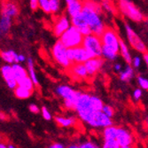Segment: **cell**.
Returning <instances> with one entry per match:
<instances>
[{
	"label": "cell",
	"mask_w": 148,
	"mask_h": 148,
	"mask_svg": "<svg viewBox=\"0 0 148 148\" xmlns=\"http://www.w3.org/2000/svg\"><path fill=\"white\" fill-rule=\"evenodd\" d=\"M84 37V36L78 30V29L71 25L70 28L60 37V41L68 49L75 48L83 45Z\"/></svg>",
	"instance_id": "obj_4"
},
{
	"label": "cell",
	"mask_w": 148,
	"mask_h": 148,
	"mask_svg": "<svg viewBox=\"0 0 148 148\" xmlns=\"http://www.w3.org/2000/svg\"><path fill=\"white\" fill-rule=\"evenodd\" d=\"M69 69L72 75L76 79H84L89 75L84 63H73Z\"/></svg>",
	"instance_id": "obj_19"
},
{
	"label": "cell",
	"mask_w": 148,
	"mask_h": 148,
	"mask_svg": "<svg viewBox=\"0 0 148 148\" xmlns=\"http://www.w3.org/2000/svg\"><path fill=\"white\" fill-rule=\"evenodd\" d=\"M113 125L112 118L107 116L102 111L97 112L95 116H94L92 122L90 123V126L94 128H106Z\"/></svg>",
	"instance_id": "obj_14"
},
{
	"label": "cell",
	"mask_w": 148,
	"mask_h": 148,
	"mask_svg": "<svg viewBox=\"0 0 148 148\" xmlns=\"http://www.w3.org/2000/svg\"><path fill=\"white\" fill-rule=\"evenodd\" d=\"M119 8L123 15L133 21L140 22L144 20L143 13L130 0H119Z\"/></svg>",
	"instance_id": "obj_5"
},
{
	"label": "cell",
	"mask_w": 148,
	"mask_h": 148,
	"mask_svg": "<svg viewBox=\"0 0 148 148\" xmlns=\"http://www.w3.org/2000/svg\"><path fill=\"white\" fill-rule=\"evenodd\" d=\"M131 65L134 66V68H136V69L139 68L140 65H141V59L139 57H138V56L134 57L132 59V64Z\"/></svg>",
	"instance_id": "obj_40"
},
{
	"label": "cell",
	"mask_w": 148,
	"mask_h": 148,
	"mask_svg": "<svg viewBox=\"0 0 148 148\" xmlns=\"http://www.w3.org/2000/svg\"><path fill=\"white\" fill-rule=\"evenodd\" d=\"M102 112L104 114H106L107 116H109L110 118H112L114 115V110L112 106H108V105H104L103 108H102Z\"/></svg>",
	"instance_id": "obj_36"
},
{
	"label": "cell",
	"mask_w": 148,
	"mask_h": 148,
	"mask_svg": "<svg viewBox=\"0 0 148 148\" xmlns=\"http://www.w3.org/2000/svg\"><path fill=\"white\" fill-rule=\"evenodd\" d=\"M120 148H131V146H120Z\"/></svg>",
	"instance_id": "obj_51"
},
{
	"label": "cell",
	"mask_w": 148,
	"mask_h": 148,
	"mask_svg": "<svg viewBox=\"0 0 148 148\" xmlns=\"http://www.w3.org/2000/svg\"><path fill=\"white\" fill-rule=\"evenodd\" d=\"M56 93L64 99V106L66 109L75 110L77 101L82 92L74 90L69 85L62 84L56 88Z\"/></svg>",
	"instance_id": "obj_3"
},
{
	"label": "cell",
	"mask_w": 148,
	"mask_h": 148,
	"mask_svg": "<svg viewBox=\"0 0 148 148\" xmlns=\"http://www.w3.org/2000/svg\"><path fill=\"white\" fill-rule=\"evenodd\" d=\"M29 111L32 113V114H39L40 113V108L39 107L36 105V104H30L29 106Z\"/></svg>",
	"instance_id": "obj_42"
},
{
	"label": "cell",
	"mask_w": 148,
	"mask_h": 148,
	"mask_svg": "<svg viewBox=\"0 0 148 148\" xmlns=\"http://www.w3.org/2000/svg\"><path fill=\"white\" fill-rule=\"evenodd\" d=\"M48 148H65V146H64V145H63V144H61V143L55 142V143L51 144Z\"/></svg>",
	"instance_id": "obj_44"
},
{
	"label": "cell",
	"mask_w": 148,
	"mask_h": 148,
	"mask_svg": "<svg viewBox=\"0 0 148 148\" xmlns=\"http://www.w3.org/2000/svg\"><path fill=\"white\" fill-rule=\"evenodd\" d=\"M101 41L103 45L114 50L115 52L119 53L120 51V37L117 33L111 28H106L104 33L102 34Z\"/></svg>",
	"instance_id": "obj_8"
},
{
	"label": "cell",
	"mask_w": 148,
	"mask_h": 148,
	"mask_svg": "<svg viewBox=\"0 0 148 148\" xmlns=\"http://www.w3.org/2000/svg\"><path fill=\"white\" fill-rule=\"evenodd\" d=\"M18 56H19V54H17V53L14 51H12V50L3 51L1 52L2 60L7 64L18 63Z\"/></svg>",
	"instance_id": "obj_21"
},
{
	"label": "cell",
	"mask_w": 148,
	"mask_h": 148,
	"mask_svg": "<svg viewBox=\"0 0 148 148\" xmlns=\"http://www.w3.org/2000/svg\"><path fill=\"white\" fill-rule=\"evenodd\" d=\"M142 94H143V92H142V90L140 88L136 89L133 92V98L135 99V100H138L142 97Z\"/></svg>",
	"instance_id": "obj_41"
},
{
	"label": "cell",
	"mask_w": 148,
	"mask_h": 148,
	"mask_svg": "<svg viewBox=\"0 0 148 148\" xmlns=\"http://www.w3.org/2000/svg\"><path fill=\"white\" fill-rule=\"evenodd\" d=\"M90 105L92 106V108L95 110L96 112H99L102 111V108L104 106V103L103 101L97 96H90Z\"/></svg>",
	"instance_id": "obj_30"
},
{
	"label": "cell",
	"mask_w": 148,
	"mask_h": 148,
	"mask_svg": "<svg viewBox=\"0 0 148 148\" xmlns=\"http://www.w3.org/2000/svg\"><path fill=\"white\" fill-rule=\"evenodd\" d=\"M116 141L120 146H131L133 143V137L128 130L118 128Z\"/></svg>",
	"instance_id": "obj_15"
},
{
	"label": "cell",
	"mask_w": 148,
	"mask_h": 148,
	"mask_svg": "<svg viewBox=\"0 0 148 148\" xmlns=\"http://www.w3.org/2000/svg\"><path fill=\"white\" fill-rule=\"evenodd\" d=\"M143 59H144V61H145V65H146V68H147V69H148V52H147V51L144 53Z\"/></svg>",
	"instance_id": "obj_45"
},
{
	"label": "cell",
	"mask_w": 148,
	"mask_h": 148,
	"mask_svg": "<svg viewBox=\"0 0 148 148\" xmlns=\"http://www.w3.org/2000/svg\"><path fill=\"white\" fill-rule=\"evenodd\" d=\"M81 148H99V145H97L92 141H85L82 144H80Z\"/></svg>",
	"instance_id": "obj_37"
},
{
	"label": "cell",
	"mask_w": 148,
	"mask_h": 148,
	"mask_svg": "<svg viewBox=\"0 0 148 148\" xmlns=\"http://www.w3.org/2000/svg\"><path fill=\"white\" fill-rule=\"evenodd\" d=\"M66 148H81L80 147V145H75V144H72L70 145L69 146H68Z\"/></svg>",
	"instance_id": "obj_48"
},
{
	"label": "cell",
	"mask_w": 148,
	"mask_h": 148,
	"mask_svg": "<svg viewBox=\"0 0 148 148\" xmlns=\"http://www.w3.org/2000/svg\"><path fill=\"white\" fill-rule=\"evenodd\" d=\"M12 66L13 74H14L15 79L17 81V84L20 83L21 80H23L27 76L29 75L28 74V71H27L21 65H20V63H14V64H12Z\"/></svg>",
	"instance_id": "obj_20"
},
{
	"label": "cell",
	"mask_w": 148,
	"mask_h": 148,
	"mask_svg": "<svg viewBox=\"0 0 148 148\" xmlns=\"http://www.w3.org/2000/svg\"><path fill=\"white\" fill-rule=\"evenodd\" d=\"M114 69H115V71L121 72V71H122V65L119 64V63H116L114 65Z\"/></svg>",
	"instance_id": "obj_46"
},
{
	"label": "cell",
	"mask_w": 148,
	"mask_h": 148,
	"mask_svg": "<svg viewBox=\"0 0 148 148\" xmlns=\"http://www.w3.org/2000/svg\"><path fill=\"white\" fill-rule=\"evenodd\" d=\"M12 27V18L6 17L5 15H1V21H0V31L2 35H6Z\"/></svg>",
	"instance_id": "obj_24"
},
{
	"label": "cell",
	"mask_w": 148,
	"mask_h": 148,
	"mask_svg": "<svg viewBox=\"0 0 148 148\" xmlns=\"http://www.w3.org/2000/svg\"><path fill=\"white\" fill-rule=\"evenodd\" d=\"M14 94H15V96L20 99H27L31 96L32 91L28 89H26V88H23L21 86H17L14 89Z\"/></svg>",
	"instance_id": "obj_26"
},
{
	"label": "cell",
	"mask_w": 148,
	"mask_h": 148,
	"mask_svg": "<svg viewBox=\"0 0 148 148\" xmlns=\"http://www.w3.org/2000/svg\"><path fill=\"white\" fill-rule=\"evenodd\" d=\"M138 83L141 89L148 90V79L147 78H145L143 76H138Z\"/></svg>",
	"instance_id": "obj_35"
},
{
	"label": "cell",
	"mask_w": 148,
	"mask_h": 148,
	"mask_svg": "<svg viewBox=\"0 0 148 148\" xmlns=\"http://www.w3.org/2000/svg\"><path fill=\"white\" fill-rule=\"evenodd\" d=\"M27 65H28V72H29L30 78L32 79L35 85H38V79H37V75L36 74L34 61L31 58H29L28 60H27Z\"/></svg>",
	"instance_id": "obj_28"
},
{
	"label": "cell",
	"mask_w": 148,
	"mask_h": 148,
	"mask_svg": "<svg viewBox=\"0 0 148 148\" xmlns=\"http://www.w3.org/2000/svg\"><path fill=\"white\" fill-rule=\"evenodd\" d=\"M66 4V11L72 18L80 14L84 8V2L81 0H65Z\"/></svg>",
	"instance_id": "obj_18"
},
{
	"label": "cell",
	"mask_w": 148,
	"mask_h": 148,
	"mask_svg": "<svg viewBox=\"0 0 148 148\" xmlns=\"http://www.w3.org/2000/svg\"><path fill=\"white\" fill-rule=\"evenodd\" d=\"M56 123L61 127H70L75 123V119L74 117H64V116H56Z\"/></svg>",
	"instance_id": "obj_25"
},
{
	"label": "cell",
	"mask_w": 148,
	"mask_h": 148,
	"mask_svg": "<svg viewBox=\"0 0 148 148\" xmlns=\"http://www.w3.org/2000/svg\"><path fill=\"white\" fill-rule=\"evenodd\" d=\"M103 64H104V60L102 57H96V58L90 59L84 63L89 75H94L95 74H97L101 69Z\"/></svg>",
	"instance_id": "obj_17"
},
{
	"label": "cell",
	"mask_w": 148,
	"mask_h": 148,
	"mask_svg": "<svg viewBox=\"0 0 148 148\" xmlns=\"http://www.w3.org/2000/svg\"><path fill=\"white\" fill-rule=\"evenodd\" d=\"M1 74H2V76L9 89L14 90L18 86L17 81L15 79L14 74H13L12 65H10V64L3 65L1 68Z\"/></svg>",
	"instance_id": "obj_12"
},
{
	"label": "cell",
	"mask_w": 148,
	"mask_h": 148,
	"mask_svg": "<svg viewBox=\"0 0 148 148\" xmlns=\"http://www.w3.org/2000/svg\"><path fill=\"white\" fill-rule=\"evenodd\" d=\"M120 79L123 82H129L130 80L134 76V70L130 65H127L126 68L120 72Z\"/></svg>",
	"instance_id": "obj_27"
},
{
	"label": "cell",
	"mask_w": 148,
	"mask_h": 148,
	"mask_svg": "<svg viewBox=\"0 0 148 148\" xmlns=\"http://www.w3.org/2000/svg\"><path fill=\"white\" fill-rule=\"evenodd\" d=\"M50 8L51 13H56L60 9V0H50Z\"/></svg>",
	"instance_id": "obj_32"
},
{
	"label": "cell",
	"mask_w": 148,
	"mask_h": 148,
	"mask_svg": "<svg viewBox=\"0 0 148 148\" xmlns=\"http://www.w3.org/2000/svg\"><path fill=\"white\" fill-rule=\"evenodd\" d=\"M0 148H8V145H6L4 143H1V144H0Z\"/></svg>",
	"instance_id": "obj_49"
},
{
	"label": "cell",
	"mask_w": 148,
	"mask_h": 148,
	"mask_svg": "<svg viewBox=\"0 0 148 148\" xmlns=\"http://www.w3.org/2000/svg\"><path fill=\"white\" fill-rule=\"evenodd\" d=\"M102 148H120V145L116 140H108L104 141Z\"/></svg>",
	"instance_id": "obj_34"
},
{
	"label": "cell",
	"mask_w": 148,
	"mask_h": 148,
	"mask_svg": "<svg viewBox=\"0 0 148 148\" xmlns=\"http://www.w3.org/2000/svg\"><path fill=\"white\" fill-rule=\"evenodd\" d=\"M117 130H118V127H115V126H114V125L105 128L104 130H103V138H104V141L116 140Z\"/></svg>",
	"instance_id": "obj_22"
},
{
	"label": "cell",
	"mask_w": 148,
	"mask_h": 148,
	"mask_svg": "<svg viewBox=\"0 0 148 148\" xmlns=\"http://www.w3.org/2000/svg\"><path fill=\"white\" fill-rule=\"evenodd\" d=\"M102 12V6L94 3L92 1L84 2V8L82 11V14L84 17L85 21L90 27L92 33L101 36L104 31L106 30V27L102 21L100 14Z\"/></svg>",
	"instance_id": "obj_1"
},
{
	"label": "cell",
	"mask_w": 148,
	"mask_h": 148,
	"mask_svg": "<svg viewBox=\"0 0 148 148\" xmlns=\"http://www.w3.org/2000/svg\"><path fill=\"white\" fill-rule=\"evenodd\" d=\"M8 148H16V147L14 145H8Z\"/></svg>",
	"instance_id": "obj_50"
},
{
	"label": "cell",
	"mask_w": 148,
	"mask_h": 148,
	"mask_svg": "<svg viewBox=\"0 0 148 148\" xmlns=\"http://www.w3.org/2000/svg\"><path fill=\"white\" fill-rule=\"evenodd\" d=\"M71 23L73 26H75V28L78 29V30L82 33V35L84 36H90V35L93 34L90 27L89 26V24L85 21L84 17L82 14V12H81L80 14L75 16V17H72L71 18Z\"/></svg>",
	"instance_id": "obj_13"
},
{
	"label": "cell",
	"mask_w": 148,
	"mask_h": 148,
	"mask_svg": "<svg viewBox=\"0 0 148 148\" xmlns=\"http://www.w3.org/2000/svg\"><path fill=\"white\" fill-rule=\"evenodd\" d=\"M30 8L33 11H36L39 7V0H29Z\"/></svg>",
	"instance_id": "obj_43"
},
{
	"label": "cell",
	"mask_w": 148,
	"mask_h": 148,
	"mask_svg": "<svg viewBox=\"0 0 148 148\" xmlns=\"http://www.w3.org/2000/svg\"><path fill=\"white\" fill-rule=\"evenodd\" d=\"M39 8H41L45 13H51L50 0H39Z\"/></svg>",
	"instance_id": "obj_33"
},
{
	"label": "cell",
	"mask_w": 148,
	"mask_h": 148,
	"mask_svg": "<svg viewBox=\"0 0 148 148\" xmlns=\"http://www.w3.org/2000/svg\"><path fill=\"white\" fill-rule=\"evenodd\" d=\"M19 14L18 5L12 0H5L2 5V15L9 18H15Z\"/></svg>",
	"instance_id": "obj_16"
},
{
	"label": "cell",
	"mask_w": 148,
	"mask_h": 148,
	"mask_svg": "<svg viewBox=\"0 0 148 148\" xmlns=\"http://www.w3.org/2000/svg\"><path fill=\"white\" fill-rule=\"evenodd\" d=\"M82 45L90 53L93 58L102 57L103 44L100 36L94 34L86 36L84 37V42Z\"/></svg>",
	"instance_id": "obj_7"
},
{
	"label": "cell",
	"mask_w": 148,
	"mask_h": 148,
	"mask_svg": "<svg viewBox=\"0 0 148 148\" xmlns=\"http://www.w3.org/2000/svg\"><path fill=\"white\" fill-rule=\"evenodd\" d=\"M68 57L72 63H85L87 60L93 58L83 45L68 49Z\"/></svg>",
	"instance_id": "obj_9"
},
{
	"label": "cell",
	"mask_w": 148,
	"mask_h": 148,
	"mask_svg": "<svg viewBox=\"0 0 148 148\" xmlns=\"http://www.w3.org/2000/svg\"><path fill=\"white\" fill-rule=\"evenodd\" d=\"M90 96L88 93H83L77 101L76 106H75V112L77 113L79 118L87 123L88 125L90 124L92 120L96 114V111L92 108L90 105Z\"/></svg>",
	"instance_id": "obj_2"
},
{
	"label": "cell",
	"mask_w": 148,
	"mask_h": 148,
	"mask_svg": "<svg viewBox=\"0 0 148 148\" xmlns=\"http://www.w3.org/2000/svg\"><path fill=\"white\" fill-rule=\"evenodd\" d=\"M145 123H146V124H147V126H148V117L145 119Z\"/></svg>",
	"instance_id": "obj_52"
},
{
	"label": "cell",
	"mask_w": 148,
	"mask_h": 148,
	"mask_svg": "<svg viewBox=\"0 0 148 148\" xmlns=\"http://www.w3.org/2000/svg\"><path fill=\"white\" fill-rule=\"evenodd\" d=\"M41 114L44 117V119H45L46 121H51V114L50 113V111L46 108L45 106H43L41 109Z\"/></svg>",
	"instance_id": "obj_38"
},
{
	"label": "cell",
	"mask_w": 148,
	"mask_h": 148,
	"mask_svg": "<svg viewBox=\"0 0 148 148\" xmlns=\"http://www.w3.org/2000/svg\"><path fill=\"white\" fill-rule=\"evenodd\" d=\"M125 31H126V35H127V38L129 40V43L130 44L131 47L136 50L138 52L141 53H145L147 51L146 50V46L145 45V43L143 42V40L140 38V36L133 30V29L129 25V24H125Z\"/></svg>",
	"instance_id": "obj_10"
},
{
	"label": "cell",
	"mask_w": 148,
	"mask_h": 148,
	"mask_svg": "<svg viewBox=\"0 0 148 148\" xmlns=\"http://www.w3.org/2000/svg\"><path fill=\"white\" fill-rule=\"evenodd\" d=\"M120 52H121V55L123 56V60L126 61V63L128 65H131L132 64L131 55L130 53V51H129L127 45L124 43V41L122 38H120Z\"/></svg>",
	"instance_id": "obj_23"
},
{
	"label": "cell",
	"mask_w": 148,
	"mask_h": 148,
	"mask_svg": "<svg viewBox=\"0 0 148 148\" xmlns=\"http://www.w3.org/2000/svg\"><path fill=\"white\" fill-rule=\"evenodd\" d=\"M71 20L69 19L68 16L61 15L59 19L56 20L54 26L52 28V32L55 36L60 37L66 30L71 27Z\"/></svg>",
	"instance_id": "obj_11"
},
{
	"label": "cell",
	"mask_w": 148,
	"mask_h": 148,
	"mask_svg": "<svg viewBox=\"0 0 148 148\" xmlns=\"http://www.w3.org/2000/svg\"><path fill=\"white\" fill-rule=\"evenodd\" d=\"M102 7L105 8L106 11H108V12H112L113 11L112 5L109 3L108 0H103V1H102Z\"/></svg>",
	"instance_id": "obj_39"
},
{
	"label": "cell",
	"mask_w": 148,
	"mask_h": 148,
	"mask_svg": "<svg viewBox=\"0 0 148 148\" xmlns=\"http://www.w3.org/2000/svg\"><path fill=\"white\" fill-rule=\"evenodd\" d=\"M34 82L32 81V79L30 78V76H27L26 78H24L23 80H21L20 83H18V86H21L23 88H26V89H28L31 91L34 90Z\"/></svg>",
	"instance_id": "obj_31"
},
{
	"label": "cell",
	"mask_w": 148,
	"mask_h": 148,
	"mask_svg": "<svg viewBox=\"0 0 148 148\" xmlns=\"http://www.w3.org/2000/svg\"><path fill=\"white\" fill-rule=\"evenodd\" d=\"M51 54L54 60L62 68L69 69L73 64L68 57V48H66L60 40L52 46Z\"/></svg>",
	"instance_id": "obj_6"
},
{
	"label": "cell",
	"mask_w": 148,
	"mask_h": 148,
	"mask_svg": "<svg viewBox=\"0 0 148 148\" xmlns=\"http://www.w3.org/2000/svg\"><path fill=\"white\" fill-rule=\"evenodd\" d=\"M26 60V57L22 54H19L18 56V63H21V62H23Z\"/></svg>",
	"instance_id": "obj_47"
},
{
	"label": "cell",
	"mask_w": 148,
	"mask_h": 148,
	"mask_svg": "<svg viewBox=\"0 0 148 148\" xmlns=\"http://www.w3.org/2000/svg\"><path fill=\"white\" fill-rule=\"evenodd\" d=\"M102 57H104L106 60H114L118 57V53L115 52L114 50L103 45V47H102Z\"/></svg>",
	"instance_id": "obj_29"
}]
</instances>
